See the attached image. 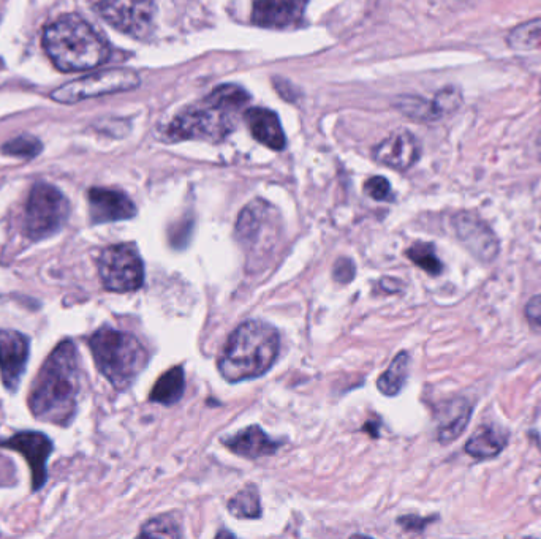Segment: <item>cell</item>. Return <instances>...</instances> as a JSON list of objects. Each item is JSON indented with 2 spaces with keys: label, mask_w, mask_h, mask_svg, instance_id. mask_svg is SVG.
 Here are the masks:
<instances>
[{
  "label": "cell",
  "mask_w": 541,
  "mask_h": 539,
  "mask_svg": "<svg viewBox=\"0 0 541 539\" xmlns=\"http://www.w3.org/2000/svg\"><path fill=\"white\" fill-rule=\"evenodd\" d=\"M279 348V332L274 326L265 321H246L228 337L220 353V375L228 383L262 377L276 362Z\"/></svg>",
  "instance_id": "cell-3"
},
{
  "label": "cell",
  "mask_w": 541,
  "mask_h": 539,
  "mask_svg": "<svg viewBox=\"0 0 541 539\" xmlns=\"http://www.w3.org/2000/svg\"><path fill=\"white\" fill-rule=\"evenodd\" d=\"M230 451L238 456L247 459H258V457L271 456L279 449L280 441L271 440L263 432L262 427L250 426L247 429L239 430L233 437L222 440Z\"/></svg>",
  "instance_id": "cell-18"
},
{
  "label": "cell",
  "mask_w": 541,
  "mask_h": 539,
  "mask_svg": "<svg viewBox=\"0 0 541 539\" xmlns=\"http://www.w3.org/2000/svg\"><path fill=\"white\" fill-rule=\"evenodd\" d=\"M70 217L67 196L54 185L38 182L32 187L24 211V234L31 241L56 236Z\"/></svg>",
  "instance_id": "cell-6"
},
{
  "label": "cell",
  "mask_w": 541,
  "mask_h": 539,
  "mask_svg": "<svg viewBox=\"0 0 541 539\" xmlns=\"http://www.w3.org/2000/svg\"><path fill=\"white\" fill-rule=\"evenodd\" d=\"M309 0H255L252 23L263 29H290L303 24Z\"/></svg>",
  "instance_id": "cell-12"
},
{
  "label": "cell",
  "mask_w": 541,
  "mask_h": 539,
  "mask_svg": "<svg viewBox=\"0 0 541 539\" xmlns=\"http://www.w3.org/2000/svg\"><path fill=\"white\" fill-rule=\"evenodd\" d=\"M250 100L243 87L222 84L203 102L189 106L171 121L167 138L171 141H220L236 127L238 114Z\"/></svg>",
  "instance_id": "cell-2"
},
{
  "label": "cell",
  "mask_w": 541,
  "mask_h": 539,
  "mask_svg": "<svg viewBox=\"0 0 541 539\" xmlns=\"http://www.w3.org/2000/svg\"><path fill=\"white\" fill-rule=\"evenodd\" d=\"M540 94H541V83H540Z\"/></svg>",
  "instance_id": "cell-33"
},
{
  "label": "cell",
  "mask_w": 541,
  "mask_h": 539,
  "mask_svg": "<svg viewBox=\"0 0 541 539\" xmlns=\"http://www.w3.org/2000/svg\"><path fill=\"white\" fill-rule=\"evenodd\" d=\"M184 386H186L184 369L181 366L173 367L159 378L156 386L151 391L149 400L162 405L176 404L184 394Z\"/></svg>",
  "instance_id": "cell-20"
},
{
  "label": "cell",
  "mask_w": 541,
  "mask_h": 539,
  "mask_svg": "<svg viewBox=\"0 0 541 539\" xmlns=\"http://www.w3.org/2000/svg\"><path fill=\"white\" fill-rule=\"evenodd\" d=\"M103 287L113 293H130L143 287L144 266L140 252L133 244L106 247L99 258Z\"/></svg>",
  "instance_id": "cell-8"
},
{
  "label": "cell",
  "mask_w": 541,
  "mask_h": 539,
  "mask_svg": "<svg viewBox=\"0 0 541 539\" xmlns=\"http://www.w3.org/2000/svg\"><path fill=\"white\" fill-rule=\"evenodd\" d=\"M364 192L375 201H390L393 198L390 182L382 176H375L364 184Z\"/></svg>",
  "instance_id": "cell-29"
},
{
  "label": "cell",
  "mask_w": 541,
  "mask_h": 539,
  "mask_svg": "<svg viewBox=\"0 0 541 539\" xmlns=\"http://www.w3.org/2000/svg\"><path fill=\"white\" fill-rule=\"evenodd\" d=\"M276 209L265 200H255L247 204L239 214L236 223V238L243 244L244 249L254 250L265 239L266 230H271Z\"/></svg>",
  "instance_id": "cell-15"
},
{
  "label": "cell",
  "mask_w": 541,
  "mask_h": 539,
  "mask_svg": "<svg viewBox=\"0 0 541 539\" xmlns=\"http://www.w3.org/2000/svg\"><path fill=\"white\" fill-rule=\"evenodd\" d=\"M372 155L375 162L382 163L388 168L398 171L409 170L420 160V141L409 130H396L374 147Z\"/></svg>",
  "instance_id": "cell-13"
},
{
  "label": "cell",
  "mask_w": 541,
  "mask_h": 539,
  "mask_svg": "<svg viewBox=\"0 0 541 539\" xmlns=\"http://www.w3.org/2000/svg\"><path fill=\"white\" fill-rule=\"evenodd\" d=\"M538 155H540V160H541V136H540V140H538Z\"/></svg>",
  "instance_id": "cell-32"
},
{
  "label": "cell",
  "mask_w": 541,
  "mask_h": 539,
  "mask_svg": "<svg viewBox=\"0 0 541 539\" xmlns=\"http://www.w3.org/2000/svg\"><path fill=\"white\" fill-rule=\"evenodd\" d=\"M228 511L238 519H255L262 514V505H260V495L255 487H247L241 490L239 494L231 498L228 503Z\"/></svg>",
  "instance_id": "cell-25"
},
{
  "label": "cell",
  "mask_w": 541,
  "mask_h": 539,
  "mask_svg": "<svg viewBox=\"0 0 541 539\" xmlns=\"http://www.w3.org/2000/svg\"><path fill=\"white\" fill-rule=\"evenodd\" d=\"M140 84V75L132 68H108L57 87L51 92V98L57 103L73 105L103 95L133 91Z\"/></svg>",
  "instance_id": "cell-7"
},
{
  "label": "cell",
  "mask_w": 541,
  "mask_h": 539,
  "mask_svg": "<svg viewBox=\"0 0 541 539\" xmlns=\"http://www.w3.org/2000/svg\"><path fill=\"white\" fill-rule=\"evenodd\" d=\"M250 133L258 143L265 144L273 151H282L287 140H285L284 129L280 124L279 117L274 111L266 108H250L244 113Z\"/></svg>",
  "instance_id": "cell-17"
},
{
  "label": "cell",
  "mask_w": 541,
  "mask_h": 539,
  "mask_svg": "<svg viewBox=\"0 0 541 539\" xmlns=\"http://www.w3.org/2000/svg\"><path fill=\"white\" fill-rule=\"evenodd\" d=\"M470 405L466 400H456L448 405L447 410L443 411L442 423L439 427V440L443 445L456 440L464 432L470 421Z\"/></svg>",
  "instance_id": "cell-21"
},
{
  "label": "cell",
  "mask_w": 541,
  "mask_h": 539,
  "mask_svg": "<svg viewBox=\"0 0 541 539\" xmlns=\"http://www.w3.org/2000/svg\"><path fill=\"white\" fill-rule=\"evenodd\" d=\"M31 356V340L15 329H0V378L8 392L18 391Z\"/></svg>",
  "instance_id": "cell-11"
},
{
  "label": "cell",
  "mask_w": 541,
  "mask_h": 539,
  "mask_svg": "<svg viewBox=\"0 0 541 539\" xmlns=\"http://www.w3.org/2000/svg\"><path fill=\"white\" fill-rule=\"evenodd\" d=\"M89 217L94 225L122 222L137 215V206L121 190L92 187L88 192Z\"/></svg>",
  "instance_id": "cell-14"
},
{
  "label": "cell",
  "mask_w": 541,
  "mask_h": 539,
  "mask_svg": "<svg viewBox=\"0 0 541 539\" xmlns=\"http://www.w3.org/2000/svg\"><path fill=\"white\" fill-rule=\"evenodd\" d=\"M394 106L413 121L434 122L443 117L436 100H426L417 95H402Z\"/></svg>",
  "instance_id": "cell-23"
},
{
  "label": "cell",
  "mask_w": 541,
  "mask_h": 539,
  "mask_svg": "<svg viewBox=\"0 0 541 539\" xmlns=\"http://www.w3.org/2000/svg\"><path fill=\"white\" fill-rule=\"evenodd\" d=\"M42 151V141L32 135L16 136V138H13V140L8 141V143L2 146V152L5 155H12V157H18V159L24 160L35 159Z\"/></svg>",
  "instance_id": "cell-27"
},
{
  "label": "cell",
  "mask_w": 541,
  "mask_h": 539,
  "mask_svg": "<svg viewBox=\"0 0 541 539\" xmlns=\"http://www.w3.org/2000/svg\"><path fill=\"white\" fill-rule=\"evenodd\" d=\"M507 43L513 51L519 53L541 48V18L530 19L516 26L508 34Z\"/></svg>",
  "instance_id": "cell-24"
},
{
  "label": "cell",
  "mask_w": 541,
  "mask_h": 539,
  "mask_svg": "<svg viewBox=\"0 0 541 539\" xmlns=\"http://www.w3.org/2000/svg\"><path fill=\"white\" fill-rule=\"evenodd\" d=\"M355 264L347 258H339L334 264L333 277L336 282L349 283L355 279Z\"/></svg>",
  "instance_id": "cell-30"
},
{
  "label": "cell",
  "mask_w": 541,
  "mask_h": 539,
  "mask_svg": "<svg viewBox=\"0 0 541 539\" xmlns=\"http://www.w3.org/2000/svg\"><path fill=\"white\" fill-rule=\"evenodd\" d=\"M2 448H10L18 451L26 457L27 464L32 473V490L42 489L48 481V459L53 454V441L46 437L42 432L35 430H24L7 440L0 441Z\"/></svg>",
  "instance_id": "cell-10"
},
{
  "label": "cell",
  "mask_w": 541,
  "mask_h": 539,
  "mask_svg": "<svg viewBox=\"0 0 541 539\" xmlns=\"http://www.w3.org/2000/svg\"><path fill=\"white\" fill-rule=\"evenodd\" d=\"M407 257L413 263L417 264V266H420L421 269L428 272V274H431V276H439L440 272H442V263L437 258L436 249H434V245L432 244H426V242L413 244L407 250Z\"/></svg>",
  "instance_id": "cell-26"
},
{
  "label": "cell",
  "mask_w": 541,
  "mask_h": 539,
  "mask_svg": "<svg viewBox=\"0 0 541 539\" xmlns=\"http://www.w3.org/2000/svg\"><path fill=\"white\" fill-rule=\"evenodd\" d=\"M507 437L504 430L492 426L481 427L467 441V454L475 459H491L499 456L507 446Z\"/></svg>",
  "instance_id": "cell-19"
},
{
  "label": "cell",
  "mask_w": 541,
  "mask_h": 539,
  "mask_svg": "<svg viewBox=\"0 0 541 539\" xmlns=\"http://www.w3.org/2000/svg\"><path fill=\"white\" fill-rule=\"evenodd\" d=\"M410 356L407 351H402L391 362L386 372L380 375L377 386L385 396H398L404 388L405 381L409 378Z\"/></svg>",
  "instance_id": "cell-22"
},
{
  "label": "cell",
  "mask_w": 541,
  "mask_h": 539,
  "mask_svg": "<svg viewBox=\"0 0 541 539\" xmlns=\"http://www.w3.org/2000/svg\"><path fill=\"white\" fill-rule=\"evenodd\" d=\"M140 535L149 536V538H179L181 530L175 517L163 514L156 519H151L148 524H144Z\"/></svg>",
  "instance_id": "cell-28"
},
{
  "label": "cell",
  "mask_w": 541,
  "mask_h": 539,
  "mask_svg": "<svg viewBox=\"0 0 541 539\" xmlns=\"http://www.w3.org/2000/svg\"><path fill=\"white\" fill-rule=\"evenodd\" d=\"M43 48L61 72H86L105 64L110 48L102 35L78 15H65L46 26Z\"/></svg>",
  "instance_id": "cell-4"
},
{
  "label": "cell",
  "mask_w": 541,
  "mask_h": 539,
  "mask_svg": "<svg viewBox=\"0 0 541 539\" xmlns=\"http://www.w3.org/2000/svg\"><path fill=\"white\" fill-rule=\"evenodd\" d=\"M88 343L95 366L118 391L129 389L148 364L146 348L129 332L103 326Z\"/></svg>",
  "instance_id": "cell-5"
},
{
  "label": "cell",
  "mask_w": 541,
  "mask_h": 539,
  "mask_svg": "<svg viewBox=\"0 0 541 539\" xmlns=\"http://www.w3.org/2000/svg\"><path fill=\"white\" fill-rule=\"evenodd\" d=\"M97 12L116 31L146 40L154 31L157 7L154 0H100Z\"/></svg>",
  "instance_id": "cell-9"
},
{
  "label": "cell",
  "mask_w": 541,
  "mask_h": 539,
  "mask_svg": "<svg viewBox=\"0 0 541 539\" xmlns=\"http://www.w3.org/2000/svg\"><path fill=\"white\" fill-rule=\"evenodd\" d=\"M526 317L530 323L541 326V294L534 296V298L527 302Z\"/></svg>",
  "instance_id": "cell-31"
},
{
  "label": "cell",
  "mask_w": 541,
  "mask_h": 539,
  "mask_svg": "<svg viewBox=\"0 0 541 539\" xmlns=\"http://www.w3.org/2000/svg\"><path fill=\"white\" fill-rule=\"evenodd\" d=\"M80 391V353L73 340H62L32 383L29 408L42 423L69 427L78 410Z\"/></svg>",
  "instance_id": "cell-1"
},
{
  "label": "cell",
  "mask_w": 541,
  "mask_h": 539,
  "mask_svg": "<svg viewBox=\"0 0 541 539\" xmlns=\"http://www.w3.org/2000/svg\"><path fill=\"white\" fill-rule=\"evenodd\" d=\"M456 228H458L459 238L475 257L485 263L496 258L499 244L485 223L473 219L470 215H461L456 223Z\"/></svg>",
  "instance_id": "cell-16"
}]
</instances>
